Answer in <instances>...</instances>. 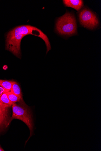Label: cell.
Masks as SVG:
<instances>
[{"label":"cell","instance_id":"obj_1","mask_svg":"<svg viewBox=\"0 0 101 151\" xmlns=\"http://www.w3.org/2000/svg\"><path fill=\"white\" fill-rule=\"evenodd\" d=\"M29 35L38 36L44 41L47 47V53L51 50V44L47 35L37 27L30 25L17 26L9 32L6 35V49L20 58L21 40L24 37Z\"/></svg>","mask_w":101,"mask_h":151},{"label":"cell","instance_id":"obj_13","mask_svg":"<svg viewBox=\"0 0 101 151\" xmlns=\"http://www.w3.org/2000/svg\"><path fill=\"white\" fill-rule=\"evenodd\" d=\"M1 80H0V84H1Z\"/></svg>","mask_w":101,"mask_h":151},{"label":"cell","instance_id":"obj_10","mask_svg":"<svg viewBox=\"0 0 101 151\" xmlns=\"http://www.w3.org/2000/svg\"><path fill=\"white\" fill-rule=\"evenodd\" d=\"M0 102L12 106L13 103L9 99L7 93H4L0 97Z\"/></svg>","mask_w":101,"mask_h":151},{"label":"cell","instance_id":"obj_6","mask_svg":"<svg viewBox=\"0 0 101 151\" xmlns=\"http://www.w3.org/2000/svg\"><path fill=\"white\" fill-rule=\"evenodd\" d=\"M63 2L66 6L73 8L77 11L83 6V1L81 0H64Z\"/></svg>","mask_w":101,"mask_h":151},{"label":"cell","instance_id":"obj_8","mask_svg":"<svg viewBox=\"0 0 101 151\" xmlns=\"http://www.w3.org/2000/svg\"><path fill=\"white\" fill-rule=\"evenodd\" d=\"M13 81H12L1 80V85L5 89L6 93L11 91Z\"/></svg>","mask_w":101,"mask_h":151},{"label":"cell","instance_id":"obj_4","mask_svg":"<svg viewBox=\"0 0 101 151\" xmlns=\"http://www.w3.org/2000/svg\"><path fill=\"white\" fill-rule=\"evenodd\" d=\"M79 20L82 26L90 29L96 28L99 25L98 19L94 13L87 8H84L79 15Z\"/></svg>","mask_w":101,"mask_h":151},{"label":"cell","instance_id":"obj_7","mask_svg":"<svg viewBox=\"0 0 101 151\" xmlns=\"http://www.w3.org/2000/svg\"><path fill=\"white\" fill-rule=\"evenodd\" d=\"M11 92L23 99L21 90L19 85L15 81H13Z\"/></svg>","mask_w":101,"mask_h":151},{"label":"cell","instance_id":"obj_2","mask_svg":"<svg viewBox=\"0 0 101 151\" xmlns=\"http://www.w3.org/2000/svg\"><path fill=\"white\" fill-rule=\"evenodd\" d=\"M18 103L12 105V114L8 122L9 126L12 121L15 119L20 120L23 122L29 129L30 134L25 144L32 136L34 132V122L33 116L30 108L25 104L23 100Z\"/></svg>","mask_w":101,"mask_h":151},{"label":"cell","instance_id":"obj_12","mask_svg":"<svg viewBox=\"0 0 101 151\" xmlns=\"http://www.w3.org/2000/svg\"><path fill=\"white\" fill-rule=\"evenodd\" d=\"M5 150L0 146V151H4Z\"/></svg>","mask_w":101,"mask_h":151},{"label":"cell","instance_id":"obj_11","mask_svg":"<svg viewBox=\"0 0 101 151\" xmlns=\"http://www.w3.org/2000/svg\"><path fill=\"white\" fill-rule=\"evenodd\" d=\"M5 92V91L3 87L0 84V97Z\"/></svg>","mask_w":101,"mask_h":151},{"label":"cell","instance_id":"obj_3","mask_svg":"<svg viewBox=\"0 0 101 151\" xmlns=\"http://www.w3.org/2000/svg\"><path fill=\"white\" fill-rule=\"evenodd\" d=\"M56 29L61 35H73L77 33V25L74 16L68 12L57 19Z\"/></svg>","mask_w":101,"mask_h":151},{"label":"cell","instance_id":"obj_9","mask_svg":"<svg viewBox=\"0 0 101 151\" xmlns=\"http://www.w3.org/2000/svg\"><path fill=\"white\" fill-rule=\"evenodd\" d=\"M6 93L9 99L13 103L19 102L23 100V99H21L11 91Z\"/></svg>","mask_w":101,"mask_h":151},{"label":"cell","instance_id":"obj_5","mask_svg":"<svg viewBox=\"0 0 101 151\" xmlns=\"http://www.w3.org/2000/svg\"><path fill=\"white\" fill-rule=\"evenodd\" d=\"M11 105L0 102V131L8 127L9 117V109Z\"/></svg>","mask_w":101,"mask_h":151}]
</instances>
